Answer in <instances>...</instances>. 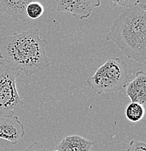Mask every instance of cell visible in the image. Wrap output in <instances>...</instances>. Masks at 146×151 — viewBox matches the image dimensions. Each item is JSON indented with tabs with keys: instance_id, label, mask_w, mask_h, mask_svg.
Instances as JSON below:
<instances>
[{
	"instance_id": "obj_15",
	"label": "cell",
	"mask_w": 146,
	"mask_h": 151,
	"mask_svg": "<svg viewBox=\"0 0 146 151\" xmlns=\"http://www.w3.org/2000/svg\"><path fill=\"white\" fill-rule=\"evenodd\" d=\"M137 5L141 9H143L146 12V0H138V2Z\"/></svg>"
},
{
	"instance_id": "obj_12",
	"label": "cell",
	"mask_w": 146,
	"mask_h": 151,
	"mask_svg": "<svg viewBox=\"0 0 146 151\" xmlns=\"http://www.w3.org/2000/svg\"><path fill=\"white\" fill-rule=\"evenodd\" d=\"M138 0H111L109 1L111 7L114 8L121 7L125 9L131 8V7L136 6L137 4Z\"/></svg>"
},
{
	"instance_id": "obj_4",
	"label": "cell",
	"mask_w": 146,
	"mask_h": 151,
	"mask_svg": "<svg viewBox=\"0 0 146 151\" xmlns=\"http://www.w3.org/2000/svg\"><path fill=\"white\" fill-rule=\"evenodd\" d=\"M20 73L7 63L0 61V116H14L23 105L16 84Z\"/></svg>"
},
{
	"instance_id": "obj_5",
	"label": "cell",
	"mask_w": 146,
	"mask_h": 151,
	"mask_svg": "<svg viewBox=\"0 0 146 151\" xmlns=\"http://www.w3.org/2000/svg\"><path fill=\"white\" fill-rule=\"evenodd\" d=\"M58 12L70 13L76 20H82L90 16L92 11L99 7L100 0H58Z\"/></svg>"
},
{
	"instance_id": "obj_2",
	"label": "cell",
	"mask_w": 146,
	"mask_h": 151,
	"mask_svg": "<svg viewBox=\"0 0 146 151\" xmlns=\"http://www.w3.org/2000/svg\"><path fill=\"white\" fill-rule=\"evenodd\" d=\"M127 58L146 63V12L134 6L123 10L114 21L106 36Z\"/></svg>"
},
{
	"instance_id": "obj_9",
	"label": "cell",
	"mask_w": 146,
	"mask_h": 151,
	"mask_svg": "<svg viewBox=\"0 0 146 151\" xmlns=\"http://www.w3.org/2000/svg\"><path fill=\"white\" fill-rule=\"evenodd\" d=\"M31 1L0 0V13H4L15 20L27 21L26 7Z\"/></svg>"
},
{
	"instance_id": "obj_13",
	"label": "cell",
	"mask_w": 146,
	"mask_h": 151,
	"mask_svg": "<svg viewBox=\"0 0 146 151\" xmlns=\"http://www.w3.org/2000/svg\"><path fill=\"white\" fill-rule=\"evenodd\" d=\"M127 151H146V142L132 139Z\"/></svg>"
},
{
	"instance_id": "obj_7",
	"label": "cell",
	"mask_w": 146,
	"mask_h": 151,
	"mask_svg": "<svg viewBox=\"0 0 146 151\" xmlns=\"http://www.w3.org/2000/svg\"><path fill=\"white\" fill-rule=\"evenodd\" d=\"M124 94L131 103L140 104L146 106V72L137 71L133 80L128 83L124 89Z\"/></svg>"
},
{
	"instance_id": "obj_6",
	"label": "cell",
	"mask_w": 146,
	"mask_h": 151,
	"mask_svg": "<svg viewBox=\"0 0 146 151\" xmlns=\"http://www.w3.org/2000/svg\"><path fill=\"white\" fill-rule=\"evenodd\" d=\"M25 134L24 126L18 116H0V139L15 145Z\"/></svg>"
},
{
	"instance_id": "obj_10",
	"label": "cell",
	"mask_w": 146,
	"mask_h": 151,
	"mask_svg": "<svg viewBox=\"0 0 146 151\" xmlns=\"http://www.w3.org/2000/svg\"><path fill=\"white\" fill-rule=\"evenodd\" d=\"M145 107L140 104L131 103L127 105L125 115L127 120L132 123L139 122L143 119L145 116Z\"/></svg>"
},
{
	"instance_id": "obj_11",
	"label": "cell",
	"mask_w": 146,
	"mask_h": 151,
	"mask_svg": "<svg viewBox=\"0 0 146 151\" xmlns=\"http://www.w3.org/2000/svg\"><path fill=\"white\" fill-rule=\"evenodd\" d=\"M45 8L42 3L37 1H31L26 7V15L28 19L37 20L43 15Z\"/></svg>"
},
{
	"instance_id": "obj_3",
	"label": "cell",
	"mask_w": 146,
	"mask_h": 151,
	"mask_svg": "<svg viewBox=\"0 0 146 151\" xmlns=\"http://www.w3.org/2000/svg\"><path fill=\"white\" fill-rule=\"evenodd\" d=\"M129 81L126 63L119 58H111L87 78L86 83L97 94H102L125 89Z\"/></svg>"
},
{
	"instance_id": "obj_14",
	"label": "cell",
	"mask_w": 146,
	"mask_h": 151,
	"mask_svg": "<svg viewBox=\"0 0 146 151\" xmlns=\"http://www.w3.org/2000/svg\"><path fill=\"white\" fill-rule=\"evenodd\" d=\"M20 151H49L47 149L44 147L42 143L39 142H34L32 144H31L28 147H26L25 150Z\"/></svg>"
},
{
	"instance_id": "obj_1",
	"label": "cell",
	"mask_w": 146,
	"mask_h": 151,
	"mask_svg": "<svg viewBox=\"0 0 146 151\" xmlns=\"http://www.w3.org/2000/svg\"><path fill=\"white\" fill-rule=\"evenodd\" d=\"M47 41L38 29H30L0 38V58L27 76L43 71L50 66L47 55Z\"/></svg>"
},
{
	"instance_id": "obj_8",
	"label": "cell",
	"mask_w": 146,
	"mask_h": 151,
	"mask_svg": "<svg viewBox=\"0 0 146 151\" xmlns=\"http://www.w3.org/2000/svg\"><path fill=\"white\" fill-rule=\"evenodd\" d=\"M94 143L77 134L65 136L53 151H90Z\"/></svg>"
}]
</instances>
